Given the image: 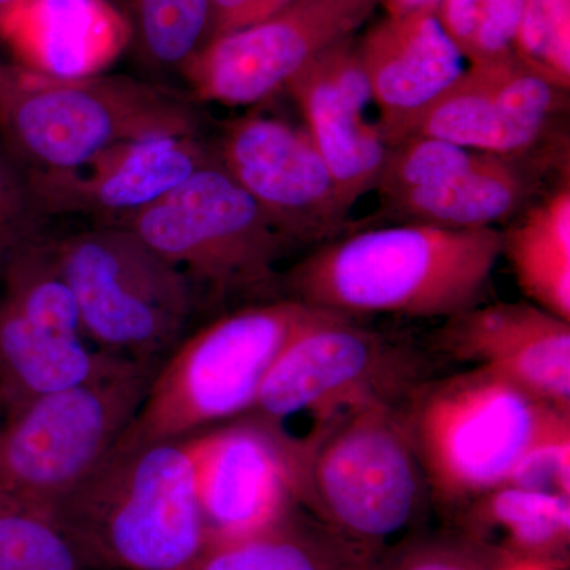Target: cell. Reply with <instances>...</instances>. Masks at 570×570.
<instances>
[{
	"label": "cell",
	"mask_w": 570,
	"mask_h": 570,
	"mask_svg": "<svg viewBox=\"0 0 570 570\" xmlns=\"http://www.w3.org/2000/svg\"><path fill=\"white\" fill-rule=\"evenodd\" d=\"M501 255L497 227L387 225L314 247L281 287L285 298L348 318H449L482 305Z\"/></svg>",
	"instance_id": "obj_1"
},
{
	"label": "cell",
	"mask_w": 570,
	"mask_h": 570,
	"mask_svg": "<svg viewBox=\"0 0 570 570\" xmlns=\"http://www.w3.org/2000/svg\"><path fill=\"white\" fill-rule=\"evenodd\" d=\"M0 566L3 570H91L45 510L2 493Z\"/></svg>",
	"instance_id": "obj_27"
},
{
	"label": "cell",
	"mask_w": 570,
	"mask_h": 570,
	"mask_svg": "<svg viewBox=\"0 0 570 570\" xmlns=\"http://www.w3.org/2000/svg\"><path fill=\"white\" fill-rule=\"evenodd\" d=\"M356 50L389 146L403 140L420 112L464 70L438 9L387 14L356 41Z\"/></svg>",
	"instance_id": "obj_18"
},
{
	"label": "cell",
	"mask_w": 570,
	"mask_h": 570,
	"mask_svg": "<svg viewBox=\"0 0 570 570\" xmlns=\"http://www.w3.org/2000/svg\"><path fill=\"white\" fill-rule=\"evenodd\" d=\"M568 91L512 50L461 71L420 112L403 140L433 137L472 151L532 156L553 137Z\"/></svg>",
	"instance_id": "obj_13"
},
{
	"label": "cell",
	"mask_w": 570,
	"mask_h": 570,
	"mask_svg": "<svg viewBox=\"0 0 570 570\" xmlns=\"http://www.w3.org/2000/svg\"><path fill=\"white\" fill-rule=\"evenodd\" d=\"M419 355L355 318L328 314L292 341L245 417L275 434L299 468L337 426L367 409L401 406L420 377Z\"/></svg>",
	"instance_id": "obj_4"
},
{
	"label": "cell",
	"mask_w": 570,
	"mask_h": 570,
	"mask_svg": "<svg viewBox=\"0 0 570 570\" xmlns=\"http://www.w3.org/2000/svg\"><path fill=\"white\" fill-rule=\"evenodd\" d=\"M512 562L459 530H420L367 558L363 570H508Z\"/></svg>",
	"instance_id": "obj_29"
},
{
	"label": "cell",
	"mask_w": 570,
	"mask_h": 570,
	"mask_svg": "<svg viewBox=\"0 0 570 570\" xmlns=\"http://www.w3.org/2000/svg\"><path fill=\"white\" fill-rule=\"evenodd\" d=\"M508 257L523 294L535 306L570 322V186L569 178L528 205L501 232Z\"/></svg>",
	"instance_id": "obj_24"
},
{
	"label": "cell",
	"mask_w": 570,
	"mask_h": 570,
	"mask_svg": "<svg viewBox=\"0 0 570 570\" xmlns=\"http://www.w3.org/2000/svg\"><path fill=\"white\" fill-rule=\"evenodd\" d=\"M69 281L82 335L100 351L134 362H164L193 314L195 295L183 273L121 225L52 238Z\"/></svg>",
	"instance_id": "obj_9"
},
{
	"label": "cell",
	"mask_w": 570,
	"mask_h": 570,
	"mask_svg": "<svg viewBox=\"0 0 570 570\" xmlns=\"http://www.w3.org/2000/svg\"><path fill=\"white\" fill-rule=\"evenodd\" d=\"M47 219L32 171L0 138V277L22 247L43 235Z\"/></svg>",
	"instance_id": "obj_31"
},
{
	"label": "cell",
	"mask_w": 570,
	"mask_h": 570,
	"mask_svg": "<svg viewBox=\"0 0 570 570\" xmlns=\"http://www.w3.org/2000/svg\"><path fill=\"white\" fill-rule=\"evenodd\" d=\"M0 570H3V569H2V566H0Z\"/></svg>",
	"instance_id": "obj_39"
},
{
	"label": "cell",
	"mask_w": 570,
	"mask_h": 570,
	"mask_svg": "<svg viewBox=\"0 0 570 570\" xmlns=\"http://www.w3.org/2000/svg\"><path fill=\"white\" fill-rule=\"evenodd\" d=\"M430 499L403 404L348 419L298 471L299 505L366 557L423 530Z\"/></svg>",
	"instance_id": "obj_7"
},
{
	"label": "cell",
	"mask_w": 570,
	"mask_h": 570,
	"mask_svg": "<svg viewBox=\"0 0 570 570\" xmlns=\"http://www.w3.org/2000/svg\"><path fill=\"white\" fill-rule=\"evenodd\" d=\"M187 94L130 77L73 81L0 63V138L32 174H61L141 138L198 135Z\"/></svg>",
	"instance_id": "obj_6"
},
{
	"label": "cell",
	"mask_w": 570,
	"mask_h": 570,
	"mask_svg": "<svg viewBox=\"0 0 570 570\" xmlns=\"http://www.w3.org/2000/svg\"><path fill=\"white\" fill-rule=\"evenodd\" d=\"M285 89L302 111L341 198L354 208L376 189L390 149L377 122L366 119L373 100L354 37L322 52Z\"/></svg>",
	"instance_id": "obj_16"
},
{
	"label": "cell",
	"mask_w": 570,
	"mask_h": 570,
	"mask_svg": "<svg viewBox=\"0 0 570 570\" xmlns=\"http://www.w3.org/2000/svg\"><path fill=\"white\" fill-rule=\"evenodd\" d=\"M0 425H2V420H0Z\"/></svg>",
	"instance_id": "obj_38"
},
{
	"label": "cell",
	"mask_w": 570,
	"mask_h": 570,
	"mask_svg": "<svg viewBox=\"0 0 570 570\" xmlns=\"http://www.w3.org/2000/svg\"><path fill=\"white\" fill-rule=\"evenodd\" d=\"M328 314L284 296L239 307L183 337L115 448L189 438L246 415L285 348Z\"/></svg>",
	"instance_id": "obj_5"
},
{
	"label": "cell",
	"mask_w": 570,
	"mask_h": 570,
	"mask_svg": "<svg viewBox=\"0 0 570 570\" xmlns=\"http://www.w3.org/2000/svg\"><path fill=\"white\" fill-rule=\"evenodd\" d=\"M483 154L441 138H406L390 146L376 190L381 198H389L438 186L469 170Z\"/></svg>",
	"instance_id": "obj_30"
},
{
	"label": "cell",
	"mask_w": 570,
	"mask_h": 570,
	"mask_svg": "<svg viewBox=\"0 0 570 570\" xmlns=\"http://www.w3.org/2000/svg\"><path fill=\"white\" fill-rule=\"evenodd\" d=\"M433 346L570 412V322L530 303L479 305L445 318Z\"/></svg>",
	"instance_id": "obj_17"
},
{
	"label": "cell",
	"mask_w": 570,
	"mask_h": 570,
	"mask_svg": "<svg viewBox=\"0 0 570 570\" xmlns=\"http://www.w3.org/2000/svg\"><path fill=\"white\" fill-rule=\"evenodd\" d=\"M208 39L253 24L254 0H208Z\"/></svg>",
	"instance_id": "obj_34"
},
{
	"label": "cell",
	"mask_w": 570,
	"mask_h": 570,
	"mask_svg": "<svg viewBox=\"0 0 570 570\" xmlns=\"http://www.w3.org/2000/svg\"><path fill=\"white\" fill-rule=\"evenodd\" d=\"M550 163L485 153L469 170L438 186L381 198V217L459 230L494 227L527 208Z\"/></svg>",
	"instance_id": "obj_20"
},
{
	"label": "cell",
	"mask_w": 570,
	"mask_h": 570,
	"mask_svg": "<svg viewBox=\"0 0 570 570\" xmlns=\"http://www.w3.org/2000/svg\"><path fill=\"white\" fill-rule=\"evenodd\" d=\"M513 51L570 86V0H523Z\"/></svg>",
	"instance_id": "obj_32"
},
{
	"label": "cell",
	"mask_w": 570,
	"mask_h": 570,
	"mask_svg": "<svg viewBox=\"0 0 570 570\" xmlns=\"http://www.w3.org/2000/svg\"><path fill=\"white\" fill-rule=\"evenodd\" d=\"M431 498L459 509L508 482L534 450L570 439V412L483 367L420 382L403 404Z\"/></svg>",
	"instance_id": "obj_3"
},
{
	"label": "cell",
	"mask_w": 570,
	"mask_h": 570,
	"mask_svg": "<svg viewBox=\"0 0 570 570\" xmlns=\"http://www.w3.org/2000/svg\"><path fill=\"white\" fill-rule=\"evenodd\" d=\"M208 298L275 299L294 253L257 202L213 160L141 212L119 220Z\"/></svg>",
	"instance_id": "obj_8"
},
{
	"label": "cell",
	"mask_w": 570,
	"mask_h": 570,
	"mask_svg": "<svg viewBox=\"0 0 570 570\" xmlns=\"http://www.w3.org/2000/svg\"><path fill=\"white\" fill-rule=\"evenodd\" d=\"M214 159V148L198 135H163L122 142L75 170L32 176L48 217L85 214L99 224H116L171 193Z\"/></svg>",
	"instance_id": "obj_15"
},
{
	"label": "cell",
	"mask_w": 570,
	"mask_h": 570,
	"mask_svg": "<svg viewBox=\"0 0 570 570\" xmlns=\"http://www.w3.org/2000/svg\"><path fill=\"white\" fill-rule=\"evenodd\" d=\"M134 360L91 351L82 337H63L33 325L0 299V420L33 401L121 373Z\"/></svg>",
	"instance_id": "obj_21"
},
{
	"label": "cell",
	"mask_w": 570,
	"mask_h": 570,
	"mask_svg": "<svg viewBox=\"0 0 570 570\" xmlns=\"http://www.w3.org/2000/svg\"><path fill=\"white\" fill-rule=\"evenodd\" d=\"M163 362L41 396L0 425V493L47 512L115 448Z\"/></svg>",
	"instance_id": "obj_10"
},
{
	"label": "cell",
	"mask_w": 570,
	"mask_h": 570,
	"mask_svg": "<svg viewBox=\"0 0 570 570\" xmlns=\"http://www.w3.org/2000/svg\"><path fill=\"white\" fill-rule=\"evenodd\" d=\"M214 153L295 250L348 234L352 209L305 127L243 116L227 124Z\"/></svg>",
	"instance_id": "obj_12"
},
{
	"label": "cell",
	"mask_w": 570,
	"mask_h": 570,
	"mask_svg": "<svg viewBox=\"0 0 570 570\" xmlns=\"http://www.w3.org/2000/svg\"><path fill=\"white\" fill-rule=\"evenodd\" d=\"M523 0H441L438 17L471 63L513 50Z\"/></svg>",
	"instance_id": "obj_28"
},
{
	"label": "cell",
	"mask_w": 570,
	"mask_h": 570,
	"mask_svg": "<svg viewBox=\"0 0 570 570\" xmlns=\"http://www.w3.org/2000/svg\"><path fill=\"white\" fill-rule=\"evenodd\" d=\"M291 2L294 0H254L253 24L266 20Z\"/></svg>",
	"instance_id": "obj_36"
},
{
	"label": "cell",
	"mask_w": 570,
	"mask_h": 570,
	"mask_svg": "<svg viewBox=\"0 0 570 570\" xmlns=\"http://www.w3.org/2000/svg\"><path fill=\"white\" fill-rule=\"evenodd\" d=\"M0 283L2 302L33 325L63 337H82L80 311L63 275L52 238L41 235L22 247Z\"/></svg>",
	"instance_id": "obj_25"
},
{
	"label": "cell",
	"mask_w": 570,
	"mask_h": 570,
	"mask_svg": "<svg viewBox=\"0 0 570 570\" xmlns=\"http://www.w3.org/2000/svg\"><path fill=\"white\" fill-rule=\"evenodd\" d=\"M459 530L513 562L561 570L569 558L570 498L499 485L456 509Z\"/></svg>",
	"instance_id": "obj_22"
},
{
	"label": "cell",
	"mask_w": 570,
	"mask_h": 570,
	"mask_svg": "<svg viewBox=\"0 0 570 570\" xmlns=\"http://www.w3.org/2000/svg\"><path fill=\"white\" fill-rule=\"evenodd\" d=\"M441 0H379L387 10V14H403L407 11L422 9H438Z\"/></svg>",
	"instance_id": "obj_35"
},
{
	"label": "cell",
	"mask_w": 570,
	"mask_h": 570,
	"mask_svg": "<svg viewBox=\"0 0 570 570\" xmlns=\"http://www.w3.org/2000/svg\"><path fill=\"white\" fill-rule=\"evenodd\" d=\"M193 442L208 543L261 530L298 502L294 463L261 423L202 431Z\"/></svg>",
	"instance_id": "obj_14"
},
{
	"label": "cell",
	"mask_w": 570,
	"mask_h": 570,
	"mask_svg": "<svg viewBox=\"0 0 570 570\" xmlns=\"http://www.w3.org/2000/svg\"><path fill=\"white\" fill-rule=\"evenodd\" d=\"M0 39L21 69L73 81L105 73L134 36L112 0H21L0 13Z\"/></svg>",
	"instance_id": "obj_19"
},
{
	"label": "cell",
	"mask_w": 570,
	"mask_h": 570,
	"mask_svg": "<svg viewBox=\"0 0 570 570\" xmlns=\"http://www.w3.org/2000/svg\"><path fill=\"white\" fill-rule=\"evenodd\" d=\"M47 513L91 570H194L208 532L193 436L112 448Z\"/></svg>",
	"instance_id": "obj_2"
},
{
	"label": "cell",
	"mask_w": 570,
	"mask_h": 570,
	"mask_svg": "<svg viewBox=\"0 0 570 570\" xmlns=\"http://www.w3.org/2000/svg\"><path fill=\"white\" fill-rule=\"evenodd\" d=\"M367 558L295 502L261 530L208 543L194 570H363Z\"/></svg>",
	"instance_id": "obj_23"
},
{
	"label": "cell",
	"mask_w": 570,
	"mask_h": 570,
	"mask_svg": "<svg viewBox=\"0 0 570 570\" xmlns=\"http://www.w3.org/2000/svg\"><path fill=\"white\" fill-rule=\"evenodd\" d=\"M21 2V0H0V13H3V11L9 10L10 7H13L14 3Z\"/></svg>",
	"instance_id": "obj_37"
},
{
	"label": "cell",
	"mask_w": 570,
	"mask_h": 570,
	"mask_svg": "<svg viewBox=\"0 0 570 570\" xmlns=\"http://www.w3.org/2000/svg\"><path fill=\"white\" fill-rule=\"evenodd\" d=\"M142 58L160 69H178L208 39V0H119Z\"/></svg>",
	"instance_id": "obj_26"
},
{
	"label": "cell",
	"mask_w": 570,
	"mask_h": 570,
	"mask_svg": "<svg viewBox=\"0 0 570 570\" xmlns=\"http://www.w3.org/2000/svg\"><path fill=\"white\" fill-rule=\"evenodd\" d=\"M379 0H294L264 21L205 41L181 73L193 99L253 107L287 88L328 48L351 39Z\"/></svg>",
	"instance_id": "obj_11"
},
{
	"label": "cell",
	"mask_w": 570,
	"mask_h": 570,
	"mask_svg": "<svg viewBox=\"0 0 570 570\" xmlns=\"http://www.w3.org/2000/svg\"><path fill=\"white\" fill-rule=\"evenodd\" d=\"M502 485L570 498V439L534 450Z\"/></svg>",
	"instance_id": "obj_33"
}]
</instances>
